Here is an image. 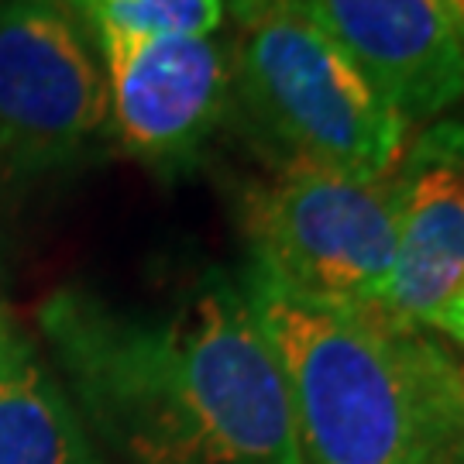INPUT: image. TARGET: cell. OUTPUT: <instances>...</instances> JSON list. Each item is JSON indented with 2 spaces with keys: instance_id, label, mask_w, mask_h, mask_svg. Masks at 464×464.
<instances>
[{
  "instance_id": "7a4b0ae2",
  "label": "cell",
  "mask_w": 464,
  "mask_h": 464,
  "mask_svg": "<svg viewBox=\"0 0 464 464\" xmlns=\"http://www.w3.org/2000/svg\"><path fill=\"white\" fill-rule=\"evenodd\" d=\"M241 289L289 392L303 464H450L464 458L461 368L423 327L379 306L296 296L245 268Z\"/></svg>"
},
{
  "instance_id": "30bf717a",
  "label": "cell",
  "mask_w": 464,
  "mask_h": 464,
  "mask_svg": "<svg viewBox=\"0 0 464 464\" xmlns=\"http://www.w3.org/2000/svg\"><path fill=\"white\" fill-rule=\"evenodd\" d=\"M90 32L141 38H210L224 24V0H59Z\"/></svg>"
},
{
  "instance_id": "9c48e42d",
  "label": "cell",
  "mask_w": 464,
  "mask_h": 464,
  "mask_svg": "<svg viewBox=\"0 0 464 464\" xmlns=\"http://www.w3.org/2000/svg\"><path fill=\"white\" fill-rule=\"evenodd\" d=\"M0 464H107L80 406L0 306Z\"/></svg>"
},
{
  "instance_id": "52a82bcc",
  "label": "cell",
  "mask_w": 464,
  "mask_h": 464,
  "mask_svg": "<svg viewBox=\"0 0 464 464\" xmlns=\"http://www.w3.org/2000/svg\"><path fill=\"white\" fill-rule=\"evenodd\" d=\"M382 97L427 124L464 100V34L448 0H289Z\"/></svg>"
},
{
  "instance_id": "3957f363",
  "label": "cell",
  "mask_w": 464,
  "mask_h": 464,
  "mask_svg": "<svg viewBox=\"0 0 464 464\" xmlns=\"http://www.w3.org/2000/svg\"><path fill=\"white\" fill-rule=\"evenodd\" d=\"M231 107L276 166L389 179L410 124L289 0H231Z\"/></svg>"
},
{
  "instance_id": "ba28073f",
  "label": "cell",
  "mask_w": 464,
  "mask_h": 464,
  "mask_svg": "<svg viewBox=\"0 0 464 464\" xmlns=\"http://www.w3.org/2000/svg\"><path fill=\"white\" fill-rule=\"evenodd\" d=\"M396 262L382 314L437 327L464 293V124L433 121L392 172Z\"/></svg>"
},
{
  "instance_id": "8992f818",
  "label": "cell",
  "mask_w": 464,
  "mask_h": 464,
  "mask_svg": "<svg viewBox=\"0 0 464 464\" xmlns=\"http://www.w3.org/2000/svg\"><path fill=\"white\" fill-rule=\"evenodd\" d=\"M93 45L117 145L159 176L197 166L231 111V49L214 34L141 38L121 32H97Z\"/></svg>"
},
{
  "instance_id": "8fae6325",
  "label": "cell",
  "mask_w": 464,
  "mask_h": 464,
  "mask_svg": "<svg viewBox=\"0 0 464 464\" xmlns=\"http://www.w3.org/2000/svg\"><path fill=\"white\" fill-rule=\"evenodd\" d=\"M437 331L450 334L458 344H464V293L450 303L444 314H440V320H437Z\"/></svg>"
},
{
  "instance_id": "6da1fadb",
  "label": "cell",
  "mask_w": 464,
  "mask_h": 464,
  "mask_svg": "<svg viewBox=\"0 0 464 464\" xmlns=\"http://www.w3.org/2000/svg\"><path fill=\"white\" fill-rule=\"evenodd\" d=\"M38 331L103 444L131 464H303L282 368L241 279L203 272L166 314L59 289Z\"/></svg>"
},
{
  "instance_id": "277c9868",
  "label": "cell",
  "mask_w": 464,
  "mask_h": 464,
  "mask_svg": "<svg viewBox=\"0 0 464 464\" xmlns=\"http://www.w3.org/2000/svg\"><path fill=\"white\" fill-rule=\"evenodd\" d=\"M248 268L296 296L379 306L396 262V189L314 166H276L237 199Z\"/></svg>"
},
{
  "instance_id": "5b68a950",
  "label": "cell",
  "mask_w": 464,
  "mask_h": 464,
  "mask_svg": "<svg viewBox=\"0 0 464 464\" xmlns=\"http://www.w3.org/2000/svg\"><path fill=\"white\" fill-rule=\"evenodd\" d=\"M111 128L103 66L59 0H0V166L52 172Z\"/></svg>"
},
{
  "instance_id": "5bb4252c",
  "label": "cell",
  "mask_w": 464,
  "mask_h": 464,
  "mask_svg": "<svg viewBox=\"0 0 464 464\" xmlns=\"http://www.w3.org/2000/svg\"><path fill=\"white\" fill-rule=\"evenodd\" d=\"M461 379H464V368H461Z\"/></svg>"
},
{
  "instance_id": "4fadbf2b",
  "label": "cell",
  "mask_w": 464,
  "mask_h": 464,
  "mask_svg": "<svg viewBox=\"0 0 464 464\" xmlns=\"http://www.w3.org/2000/svg\"><path fill=\"white\" fill-rule=\"evenodd\" d=\"M450 464H464V458H458V461H450Z\"/></svg>"
},
{
  "instance_id": "7c38bea8",
  "label": "cell",
  "mask_w": 464,
  "mask_h": 464,
  "mask_svg": "<svg viewBox=\"0 0 464 464\" xmlns=\"http://www.w3.org/2000/svg\"><path fill=\"white\" fill-rule=\"evenodd\" d=\"M448 11L454 17V24H458V32L464 34V0H448Z\"/></svg>"
}]
</instances>
